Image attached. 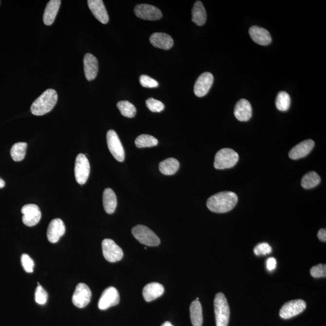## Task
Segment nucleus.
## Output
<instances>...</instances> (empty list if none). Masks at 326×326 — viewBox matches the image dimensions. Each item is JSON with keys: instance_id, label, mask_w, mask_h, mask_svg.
<instances>
[{"instance_id": "2", "label": "nucleus", "mask_w": 326, "mask_h": 326, "mask_svg": "<svg viewBox=\"0 0 326 326\" xmlns=\"http://www.w3.org/2000/svg\"><path fill=\"white\" fill-rule=\"evenodd\" d=\"M57 101L56 91L53 89L47 90L33 103L31 108L32 113L37 116L49 113L54 109Z\"/></svg>"}, {"instance_id": "3", "label": "nucleus", "mask_w": 326, "mask_h": 326, "mask_svg": "<svg viewBox=\"0 0 326 326\" xmlns=\"http://www.w3.org/2000/svg\"><path fill=\"white\" fill-rule=\"evenodd\" d=\"M214 308L217 326H228L230 310L224 293H217L214 300Z\"/></svg>"}, {"instance_id": "35", "label": "nucleus", "mask_w": 326, "mask_h": 326, "mask_svg": "<svg viewBox=\"0 0 326 326\" xmlns=\"http://www.w3.org/2000/svg\"><path fill=\"white\" fill-rule=\"evenodd\" d=\"M21 263L25 272L28 273L34 272V262L28 254H23L22 255Z\"/></svg>"}, {"instance_id": "7", "label": "nucleus", "mask_w": 326, "mask_h": 326, "mask_svg": "<svg viewBox=\"0 0 326 326\" xmlns=\"http://www.w3.org/2000/svg\"><path fill=\"white\" fill-rule=\"evenodd\" d=\"M107 140L108 147L115 159L119 162H124L125 157L124 148L115 130H109L107 132Z\"/></svg>"}, {"instance_id": "41", "label": "nucleus", "mask_w": 326, "mask_h": 326, "mask_svg": "<svg viewBox=\"0 0 326 326\" xmlns=\"http://www.w3.org/2000/svg\"><path fill=\"white\" fill-rule=\"evenodd\" d=\"M5 185V182L3 180H2L1 178H0V189H1V188H3Z\"/></svg>"}, {"instance_id": "4", "label": "nucleus", "mask_w": 326, "mask_h": 326, "mask_svg": "<svg viewBox=\"0 0 326 326\" xmlns=\"http://www.w3.org/2000/svg\"><path fill=\"white\" fill-rule=\"evenodd\" d=\"M239 161V155L234 150L224 148L215 155L214 167L217 169H230Z\"/></svg>"}, {"instance_id": "37", "label": "nucleus", "mask_w": 326, "mask_h": 326, "mask_svg": "<svg viewBox=\"0 0 326 326\" xmlns=\"http://www.w3.org/2000/svg\"><path fill=\"white\" fill-rule=\"evenodd\" d=\"M310 272L311 275L314 278L326 277V266L323 264L316 265L311 268Z\"/></svg>"}, {"instance_id": "12", "label": "nucleus", "mask_w": 326, "mask_h": 326, "mask_svg": "<svg viewBox=\"0 0 326 326\" xmlns=\"http://www.w3.org/2000/svg\"><path fill=\"white\" fill-rule=\"evenodd\" d=\"M120 302V295L116 288L109 287L103 292L100 297L98 307L100 310H107L109 308L114 307Z\"/></svg>"}, {"instance_id": "39", "label": "nucleus", "mask_w": 326, "mask_h": 326, "mask_svg": "<svg viewBox=\"0 0 326 326\" xmlns=\"http://www.w3.org/2000/svg\"><path fill=\"white\" fill-rule=\"evenodd\" d=\"M277 261L274 257H271L268 259L267 262V268L269 271H273L276 268Z\"/></svg>"}, {"instance_id": "15", "label": "nucleus", "mask_w": 326, "mask_h": 326, "mask_svg": "<svg viewBox=\"0 0 326 326\" xmlns=\"http://www.w3.org/2000/svg\"><path fill=\"white\" fill-rule=\"evenodd\" d=\"M65 226L61 219L52 220L47 229V235L49 242L54 244L59 241L60 238L65 234Z\"/></svg>"}, {"instance_id": "22", "label": "nucleus", "mask_w": 326, "mask_h": 326, "mask_svg": "<svg viewBox=\"0 0 326 326\" xmlns=\"http://www.w3.org/2000/svg\"><path fill=\"white\" fill-rule=\"evenodd\" d=\"M164 292V288L160 283L153 282L146 285L143 290V295L147 302H152L161 297Z\"/></svg>"}, {"instance_id": "25", "label": "nucleus", "mask_w": 326, "mask_h": 326, "mask_svg": "<svg viewBox=\"0 0 326 326\" xmlns=\"http://www.w3.org/2000/svg\"><path fill=\"white\" fill-rule=\"evenodd\" d=\"M207 20L206 11L201 1H196L192 9V21L198 26L204 25Z\"/></svg>"}, {"instance_id": "30", "label": "nucleus", "mask_w": 326, "mask_h": 326, "mask_svg": "<svg viewBox=\"0 0 326 326\" xmlns=\"http://www.w3.org/2000/svg\"><path fill=\"white\" fill-rule=\"evenodd\" d=\"M135 144L139 148L151 147L156 146L159 144V141L151 135L142 134L137 138Z\"/></svg>"}, {"instance_id": "28", "label": "nucleus", "mask_w": 326, "mask_h": 326, "mask_svg": "<svg viewBox=\"0 0 326 326\" xmlns=\"http://www.w3.org/2000/svg\"><path fill=\"white\" fill-rule=\"evenodd\" d=\"M320 177L317 172H309L303 177L302 180V186L305 189H312L320 184Z\"/></svg>"}, {"instance_id": "9", "label": "nucleus", "mask_w": 326, "mask_h": 326, "mask_svg": "<svg viewBox=\"0 0 326 326\" xmlns=\"http://www.w3.org/2000/svg\"><path fill=\"white\" fill-rule=\"evenodd\" d=\"M307 308V303L301 299L293 300L285 303L280 310V317L290 319L302 313Z\"/></svg>"}, {"instance_id": "38", "label": "nucleus", "mask_w": 326, "mask_h": 326, "mask_svg": "<svg viewBox=\"0 0 326 326\" xmlns=\"http://www.w3.org/2000/svg\"><path fill=\"white\" fill-rule=\"evenodd\" d=\"M254 252L255 255H267L272 252V248L267 243H262L255 247Z\"/></svg>"}, {"instance_id": "26", "label": "nucleus", "mask_w": 326, "mask_h": 326, "mask_svg": "<svg viewBox=\"0 0 326 326\" xmlns=\"http://www.w3.org/2000/svg\"><path fill=\"white\" fill-rule=\"evenodd\" d=\"M190 319L193 326H202L203 323L202 308L199 300H195L190 308Z\"/></svg>"}, {"instance_id": "32", "label": "nucleus", "mask_w": 326, "mask_h": 326, "mask_svg": "<svg viewBox=\"0 0 326 326\" xmlns=\"http://www.w3.org/2000/svg\"><path fill=\"white\" fill-rule=\"evenodd\" d=\"M275 105L277 109L281 111H288L290 105V95L285 91L278 92L275 100Z\"/></svg>"}, {"instance_id": "36", "label": "nucleus", "mask_w": 326, "mask_h": 326, "mask_svg": "<svg viewBox=\"0 0 326 326\" xmlns=\"http://www.w3.org/2000/svg\"><path fill=\"white\" fill-rule=\"evenodd\" d=\"M140 82L143 87L154 89L159 87V84L156 80L151 78L147 75H142L140 77Z\"/></svg>"}, {"instance_id": "11", "label": "nucleus", "mask_w": 326, "mask_h": 326, "mask_svg": "<svg viewBox=\"0 0 326 326\" xmlns=\"http://www.w3.org/2000/svg\"><path fill=\"white\" fill-rule=\"evenodd\" d=\"M135 16L139 18L149 21H156L161 19L163 16L161 11L152 5L141 4L135 7Z\"/></svg>"}, {"instance_id": "21", "label": "nucleus", "mask_w": 326, "mask_h": 326, "mask_svg": "<svg viewBox=\"0 0 326 326\" xmlns=\"http://www.w3.org/2000/svg\"><path fill=\"white\" fill-rule=\"evenodd\" d=\"M150 42L157 48L168 50L174 46V40L170 35L164 33H154L150 37Z\"/></svg>"}, {"instance_id": "8", "label": "nucleus", "mask_w": 326, "mask_h": 326, "mask_svg": "<svg viewBox=\"0 0 326 326\" xmlns=\"http://www.w3.org/2000/svg\"><path fill=\"white\" fill-rule=\"evenodd\" d=\"M102 252L105 259L109 262H116L122 260L124 252L114 240L105 239L102 243Z\"/></svg>"}, {"instance_id": "16", "label": "nucleus", "mask_w": 326, "mask_h": 326, "mask_svg": "<svg viewBox=\"0 0 326 326\" xmlns=\"http://www.w3.org/2000/svg\"><path fill=\"white\" fill-rule=\"evenodd\" d=\"M90 11L96 18L102 24H107L109 21V16L102 0H89L88 1Z\"/></svg>"}, {"instance_id": "10", "label": "nucleus", "mask_w": 326, "mask_h": 326, "mask_svg": "<svg viewBox=\"0 0 326 326\" xmlns=\"http://www.w3.org/2000/svg\"><path fill=\"white\" fill-rule=\"evenodd\" d=\"M91 291L85 283H79L72 295V302L75 307L84 308L89 304L91 298Z\"/></svg>"}, {"instance_id": "31", "label": "nucleus", "mask_w": 326, "mask_h": 326, "mask_svg": "<svg viewBox=\"0 0 326 326\" xmlns=\"http://www.w3.org/2000/svg\"><path fill=\"white\" fill-rule=\"evenodd\" d=\"M117 107L124 116L128 118L134 117L136 114V108L127 100H123L117 103Z\"/></svg>"}, {"instance_id": "29", "label": "nucleus", "mask_w": 326, "mask_h": 326, "mask_svg": "<svg viewBox=\"0 0 326 326\" xmlns=\"http://www.w3.org/2000/svg\"><path fill=\"white\" fill-rule=\"evenodd\" d=\"M27 144L24 142H19L14 144L11 150L12 159L15 162H21L26 156Z\"/></svg>"}, {"instance_id": "40", "label": "nucleus", "mask_w": 326, "mask_h": 326, "mask_svg": "<svg viewBox=\"0 0 326 326\" xmlns=\"http://www.w3.org/2000/svg\"><path fill=\"white\" fill-rule=\"evenodd\" d=\"M318 237L321 241L326 242V230L325 228L320 229L318 232Z\"/></svg>"}, {"instance_id": "14", "label": "nucleus", "mask_w": 326, "mask_h": 326, "mask_svg": "<svg viewBox=\"0 0 326 326\" xmlns=\"http://www.w3.org/2000/svg\"><path fill=\"white\" fill-rule=\"evenodd\" d=\"M213 74L210 72H204L200 74L195 82L194 92L196 96L199 97L205 96L209 92L213 85Z\"/></svg>"}, {"instance_id": "1", "label": "nucleus", "mask_w": 326, "mask_h": 326, "mask_svg": "<svg viewBox=\"0 0 326 326\" xmlns=\"http://www.w3.org/2000/svg\"><path fill=\"white\" fill-rule=\"evenodd\" d=\"M238 198L232 192H221L210 197L207 201V206L210 211L224 213L231 211L236 205Z\"/></svg>"}, {"instance_id": "24", "label": "nucleus", "mask_w": 326, "mask_h": 326, "mask_svg": "<svg viewBox=\"0 0 326 326\" xmlns=\"http://www.w3.org/2000/svg\"><path fill=\"white\" fill-rule=\"evenodd\" d=\"M103 204L104 207L108 214H112L116 209L117 200L116 195L110 188L105 189L103 194Z\"/></svg>"}, {"instance_id": "17", "label": "nucleus", "mask_w": 326, "mask_h": 326, "mask_svg": "<svg viewBox=\"0 0 326 326\" xmlns=\"http://www.w3.org/2000/svg\"><path fill=\"white\" fill-rule=\"evenodd\" d=\"M315 143L312 140H307L300 143L293 147L289 153L292 160H298L307 157L313 149Z\"/></svg>"}, {"instance_id": "27", "label": "nucleus", "mask_w": 326, "mask_h": 326, "mask_svg": "<svg viewBox=\"0 0 326 326\" xmlns=\"http://www.w3.org/2000/svg\"><path fill=\"white\" fill-rule=\"evenodd\" d=\"M180 163L174 158H169L160 163V171L165 175H172L176 174L180 168Z\"/></svg>"}, {"instance_id": "13", "label": "nucleus", "mask_w": 326, "mask_h": 326, "mask_svg": "<svg viewBox=\"0 0 326 326\" xmlns=\"http://www.w3.org/2000/svg\"><path fill=\"white\" fill-rule=\"evenodd\" d=\"M21 213L23 215L22 222L28 227L35 226L38 224L41 219V210L35 204L25 205L22 208Z\"/></svg>"}, {"instance_id": "5", "label": "nucleus", "mask_w": 326, "mask_h": 326, "mask_svg": "<svg viewBox=\"0 0 326 326\" xmlns=\"http://www.w3.org/2000/svg\"><path fill=\"white\" fill-rule=\"evenodd\" d=\"M132 233L135 239L141 244L149 247H157L160 244V239L150 228L145 225H138L132 228Z\"/></svg>"}, {"instance_id": "20", "label": "nucleus", "mask_w": 326, "mask_h": 326, "mask_svg": "<svg viewBox=\"0 0 326 326\" xmlns=\"http://www.w3.org/2000/svg\"><path fill=\"white\" fill-rule=\"evenodd\" d=\"M234 114L240 122H247L252 117V107L247 100L240 99L235 105Z\"/></svg>"}, {"instance_id": "19", "label": "nucleus", "mask_w": 326, "mask_h": 326, "mask_svg": "<svg viewBox=\"0 0 326 326\" xmlns=\"http://www.w3.org/2000/svg\"><path fill=\"white\" fill-rule=\"evenodd\" d=\"M84 72L85 77L89 81L96 78L99 71V63L97 59L91 54H87L84 59Z\"/></svg>"}, {"instance_id": "34", "label": "nucleus", "mask_w": 326, "mask_h": 326, "mask_svg": "<svg viewBox=\"0 0 326 326\" xmlns=\"http://www.w3.org/2000/svg\"><path fill=\"white\" fill-rule=\"evenodd\" d=\"M146 106L148 109L154 112H160L164 109V105L159 100L149 98L146 100Z\"/></svg>"}, {"instance_id": "23", "label": "nucleus", "mask_w": 326, "mask_h": 326, "mask_svg": "<svg viewBox=\"0 0 326 326\" xmlns=\"http://www.w3.org/2000/svg\"><path fill=\"white\" fill-rule=\"evenodd\" d=\"M61 4L60 0H51L47 3L43 16L44 23L46 26H51L54 23Z\"/></svg>"}, {"instance_id": "18", "label": "nucleus", "mask_w": 326, "mask_h": 326, "mask_svg": "<svg viewBox=\"0 0 326 326\" xmlns=\"http://www.w3.org/2000/svg\"><path fill=\"white\" fill-rule=\"evenodd\" d=\"M249 34L253 41L260 46H268L272 41L270 32L262 27L255 26L250 27Z\"/></svg>"}, {"instance_id": "33", "label": "nucleus", "mask_w": 326, "mask_h": 326, "mask_svg": "<svg viewBox=\"0 0 326 326\" xmlns=\"http://www.w3.org/2000/svg\"><path fill=\"white\" fill-rule=\"evenodd\" d=\"M35 302L37 304L43 305L46 304L48 299V294L46 290H44L41 285L38 284L35 291Z\"/></svg>"}, {"instance_id": "42", "label": "nucleus", "mask_w": 326, "mask_h": 326, "mask_svg": "<svg viewBox=\"0 0 326 326\" xmlns=\"http://www.w3.org/2000/svg\"><path fill=\"white\" fill-rule=\"evenodd\" d=\"M162 326H173L171 324V323H170V322H165V323H163V324L162 325Z\"/></svg>"}, {"instance_id": "6", "label": "nucleus", "mask_w": 326, "mask_h": 326, "mask_svg": "<svg viewBox=\"0 0 326 326\" xmlns=\"http://www.w3.org/2000/svg\"><path fill=\"white\" fill-rule=\"evenodd\" d=\"M90 173V165L89 160L84 154L77 155L75 162L74 175L78 184H85L89 179Z\"/></svg>"}]
</instances>
